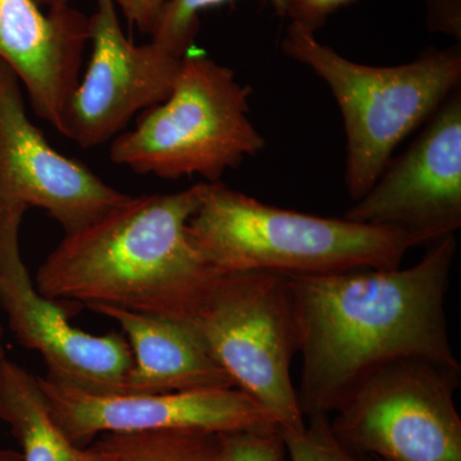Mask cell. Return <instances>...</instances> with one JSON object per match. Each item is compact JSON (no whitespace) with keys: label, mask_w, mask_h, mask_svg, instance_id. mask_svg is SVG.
I'll return each instance as SVG.
<instances>
[{"label":"cell","mask_w":461,"mask_h":461,"mask_svg":"<svg viewBox=\"0 0 461 461\" xmlns=\"http://www.w3.org/2000/svg\"><path fill=\"white\" fill-rule=\"evenodd\" d=\"M456 251V235H450L408 268L288 278L302 357L296 393L305 418L330 417L364 377L395 360L460 366L446 315Z\"/></svg>","instance_id":"cell-1"},{"label":"cell","mask_w":461,"mask_h":461,"mask_svg":"<svg viewBox=\"0 0 461 461\" xmlns=\"http://www.w3.org/2000/svg\"><path fill=\"white\" fill-rule=\"evenodd\" d=\"M198 205V185L130 195L65 235L36 273V288L54 302L190 321L218 276L187 235Z\"/></svg>","instance_id":"cell-2"},{"label":"cell","mask_w":461,"mask_h":461,"mask_svg":"<svg viewBox=\"0 0 461 461\" xmlns=\"http://www.w3.org/2000/svg\"><path fill=\"white\" fill-rule=\"evenodd\" d=\"M187 235L217 273L268 272L287 278L402 267L421 242L411 233L266 204L222 181L198 184Z\"/></svg>","instance_id":"cell-3"},{"label":"cell","mask_w":461,"mask_h":461,"mask_svg":"<svg viewBox=\"0 0 461 461\" xmlns=\"http://www.w3.org/2000/svg\"><path fill=\"white\" fill-rule=\"evenodd\" d=\"M282 50L320 76L338 102L346 133L345 184L353 202L371 190L400 142L460 89V45L429 48L405 65L366 66L291 23Z\"/></svg>","instance_id":"cell-4"},{"label":"cell","mask_w":461,"mask_h":461,"mask_svg":"<svg viewBox=\"0 0 461 461\" xmlns=\"http://www.w3.org/2000/svg\"><path fill=\"white\" fill-rule=\"evenodd\" d=\"M251 93L229 67L190 50L168 98L142 112L135 129L112 142V162L165 180L221 181L266 147L249 118Z\"/></svg>","instance_id":"cell-5"},{"label":"cell","mask_w":461,"mask_h":461,"mask_svg":"<svg viewBox=\"0 0 461 461\" xmlns=\"http://www.w3.org/2000/svg\"><path fill=\"white\" fill-rule=\"evenodd\" d=\"M187 321L236 387L262 403L278 429L304 426L291 377L299 338L287 277L268 272L218 273Z\"/></svg>","instance_id":"cell-6"},{"label":"cell","mask_w":461,"mask_h":461,"mask_svg":"<svg viewBox=\"0 0 461 461\" xmlns=\"http://www.w3.org/2000/svg\"><path fill=\"white\" fill-rule=\"evenodd\" d=\"M461 366L409 357L369 373L333 412L344 444L378 461H461Z\"/></svg>","instance_id":"cell-7"},{"label":"cell","mask_w":461,"mask_h":461,"mask_svg":"<svg viewBox=\"0 0 461 461\" xmlns=\"http://www.w3.org/2000/svg\"><path fill=\"white\" fill-rule=\"evenodd\" d=\"M89 27V63L67 100L59 132L84 149L113 141L136 114L165 102L182 62L156 42L133 44L114 0H95Z\"/></svg>","instance_id":"cell-8"},{"label":"cell","mask_w":461,"mask_h":461,"mask_svg":"<svg viewBox=\"0 0 461 461\" xmlns=\"http://www.w3.org/2000/svg\"><path fill=\"white\" fill-rule=\"evenodd\" d=\"M23 212H0V305L17 341L38 351L48 377L100 395H122L133 368L129 342L118 333L95 336L69 323L65 306L42 296L20 250Z\"/></svg>","instance_id":"cell-9"},{"label":"cell","mask_w":461,"mask_h":461,"mask_svg":"<svg viewBox=\"0 0 461 461\" xmlns=\"http://www.w3.org/2000/svg\"><path fill=\"white\" fill-rule=\"evenodd\" d=\"M429 245L461 227V93L451 94L408 150L342 215Z\"/></svg>","instance_id":"cell-10"},{"label":"cell","mask_w":461,"mask_h":461,"mask_svg":"<svg viewBox=\"0 0 461 461\" xmlns=\"http://www.w3.org/2000/svg\"><path fill=\"white\" fill-rule=\"evenodd\" d=\"M16 74L0 60V208L47 212L74 233L130 198L63 156L32 122Z\"/></svg>","instance_id":"cell-11"},{"label":"cell","mask_w":461,"mask_h":461,"mask_svg":"<svg viewBox=\"0 0 461 461\" xmlns=\"http://www.w3.org/2000/svg\"><path fill=\"white\" fill-rule=\"evenodd\" d=\"M51 415L77 446L104 433L145 430L240 432L278 427L271 412L238 387L158 395H100L39 377Z\"/></svg>","instance_id":"cell-12"},{"label":"cell","mask_w":461,"mask_h":461,"mask_svg":"<svg viewBox=\"0 0 461 461\" xmlns=\"http://www.w3.org/2000/svg\"><path fill=\"white\" fill-rule=\"evenodd\" d=\"M89 17L36 0H0V60L25 87L32 111L60 132L63 109L80 80Z\"/></svg>","instance_id":"cell-13"},{"label":"cell","mask_w":461,"mask_h":461,"mask_svg":"<svg viewBox=\"0 0 461 461\" xmlns=\"http://www.w3.org/2000/svg\"><path fill=\"white\" fill-rule=\"evenodd\" d=\"M120 324L133 355L122 395H158L236 387L187 321L90 306Z\"/></svg>","instance_id":"cell-14"},{"label":"cell","mask_w":461,"mask_h":461,"mask_svg":"<svg viewBox=\"0 0 461 461\" xmlns=\"http://www.w3.org/2000/svg\"><path fill=\"white\" fill-rule=\"evenodd\" d=\"M0 420L20 445L23 461H117L96 446L75 445L54 420L39 377L8 359L0 366Z\"/></svg>","instance_id":"cell-15"},{"label":"cell","mask_w":461,"mask_h":461,"mask_svg":"<svg viewBox=\"0 0 461 461\" xmlns=\"http://www.w3.org/2000/svg\"><path fill=\"white\" fill-rule=\"evenodd\" d=\"M94 446L117 461H223L220 435L199 430L104 433Z\"/></svg>","instance_id":"cell-16"},{"label":"cell","mask_w":461,"mask_h":461,"mask_svg":"<svg viewBox=\"0 0 461 461\" xmlns=\"http://www.w3.org/2000/svg\"><path fill=\"white\" fill-rule=\"evenodd\" d=\"M230 0H166L153 32L151 41L178 58H184L193 48L200 29V14L220 7ZM276 14L287 17L294 0H267Z\"/></svg>","instance_id":"cell-17"},{"label":"cell","mask_w":461,"mask_h":461,"mask_svg":"<svg viewBox=\"0 0 461 461\" xmlns=\"http://www.w3.org/2000/svg\"><path fill=\"white\" fill-rule=\"evenodd\" d=\"M280 432L288 461H372L336 436L330 415H312L302 429Z\"/></svg>","instance_id":"cell-18"},{"label":"cell","mask_w":461,"mask_h":461,"mask_svg":"<svg viewBox=\"0 0 461 461\" xmlns=\"http://www.w3.org/2000/svg\"><path fill=\"white\" fill-rule=\"evenodd\" d=\"M223 461H285L280 429L240 430L220 435Z\"/></svg>","instance_id":"cell-19"},{"label":"cell","mask_w":461,"mask_h":461,"mask_svg":"<svg viewBox=\"0 0 461 461\" xmlns=\"http://www.w3.org/2000/svg\"><path fill=\"white\" fill-rule=\"evenodd\" d=\"M44 8H60L71 5L74 0H36ZM118 11L129 20L131 25L141 32L150 35L156 25L158 16L165 5L166 0H114Z\"/></svg>","instance_id":"cell-20"},{"label":"cell","mask_w":461,"mask_h":461,"mask_svg":"<svg viewBox=\"0 0 461 461\" xmlns=\"http://www.w3.org/2000/svg\"><path fill=\"white\" fill-rule=\"evenodd\" d=\"M357 0H294L287 18L306 32L315 33L339 9Z\"/></svg>","instance_id":"cell-21"},{"label":"cell","mask_w":461,"mask_h":461,"mask_svg":"<svg viewBox=\"0 0 461 461\" xmlns=\"http://www.w3.org/2000/svg\"><path fill=\"white\" fill-rule=\"evenodd\" d=\"M427 5L429 29L460 39V0H427Z\"/></svg>","instance_id":"cell-22"},{"label":"cell","mask_w":461,"mask_h":461,"mask_svg":"<svg viewBox=\"0 0 461 461\" xmlns=\"http://www.w3.org/2000/svg\"><path fill=\"white\" fill-rule=\"evenodd\" d=\"M0 461H23L20 451L0 447Z\"/></svg>","instance_id":"cell-23"},{"label":"cell","mask_w":461,"mask_h":461,"mask_svg":"<svg viewBox=\"0 0 461 461\" xmlns=\"http://www.w3.org/2000/svg\"><path fill=\"white\" fill-rule=\"evenodd\" d=\"M5 362V344H3V330L0 327V366Z\"/></svg>","instance_id":"cell-24"}]
</instances>
